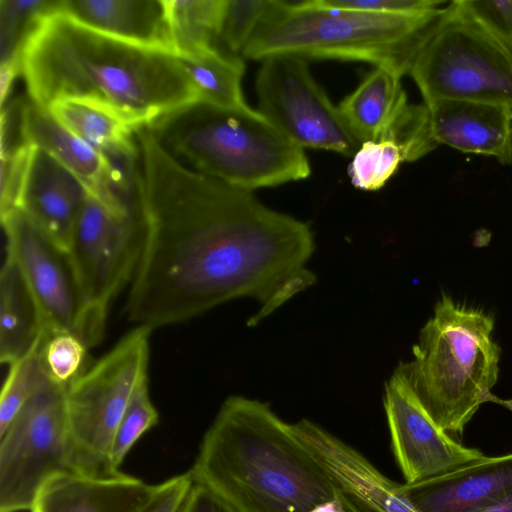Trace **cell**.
Here are the masks:
<instances>
[{
    "instance_id": "obj_9",
    "label": "cell",
    "mask_w": 512,
    "mask_h": 512,
    "mask_svg": "<svg viewBox=\"0 0 512 512\" xmlns=\"http://www.w3.org/2000/svg\"><path fill=\"white\" fill-rule=\"evenodd\" d=\"M77 473L66 386L50 378L0 434V512L31 509L53 477Z\"/></svg>"
},
{
    "instance_id": "obj_4",
    "label": "cell",
    "mask_w": 512,
    "mask_h": 512,
    "mask_svg": "<svg viewBox=\"0 0 512 512\" xmlns=\"http://www.w3.org/2000/svg\"><path fill=\"white\" fill-rule=\"evenodd\" d=\"M447 5L407 15L335 8L320 0H271L241 56L260 61L277 55L361 61L403 76Z\"/></svg>"
},
{
    "instance_id": "obj_33",
    "label": "cell",
    "mask_w": 512,
    "mask_h": 512,
    "mask_svg": "<svg viewBox=\"0 0 512 512\" xmlns=\"http://www.w3.org/2000/svg\"><path fill=\"white\" fill-rule=\"evenodd\" d=\"M193 483L190 472L161 483V490L146 512H179Z\"/></svg>"
},
{
    "instance_id": "obj_18",
    "label": "cell",
    "mask_w": 512,
    "mask_h": 512,
    "mask_svg": "<svg viewBox=\"0 0 512 512\" xmlns=\"http://www.w3.org/2000/svg\"><path fill=\"white\" fill-rule=\"evenodd\" d=\"M401 78L391 69L375 67L338 105L360 143L386 139L409 105Z\"/></svg>"
},
{
    "instance_id": "obj_1",
    "label": "cell",
    "mask_w": 512,
    "mask_h": 512,
    "mask_svg": "<svg viewBox=\"0 0 512 512\" xmlns=\"http://www.w3.org/2000/svg\"><path fill=\"white\" fill-rule=\"evenodd\" d=\"M134 139L143 245L125 305L131 323L153 330L250 297L260 305L252 327L316 283L309 223L189 168L149 125Z\"/></svg>"
},
{
    "instance_id": "obj_22",
    "label": "cell",
    "mask_w": 512,
    "mask_h": 512,
    "mask_svg": "<svg viewBox=\"0 0 512 512\" xmlns=\"http://www.w3.org/2000/svg\"><path fill=\"white\" fill-rule=\"evenodd\" d=\"M174 54L191 57L216 47L226 0H166Z\"/></svg>"
},
{
    "instance_id": "obj_31",
    "label": "cell",
    "mask_w": 512,
    "mask_h": 512,
    "mask_svg": "<svg viewBox=\"0 0 512 512\" xmlns=\"http://www.w3.org/2000/svg\"><path fill=\"white\" fill-rule=\"evenodd\" d=\"M324 5L388 14H425L438 10L445 1L434 0H320Z\"/></svg>"
},
{
    "instance_id": "obj_36",
    "label": "cell",
    "mask_w": 512,
    "mask_h": 512,
    "mask_svg": "<svg viewBox=\"0 0 512 512\" xmlns=\"http://www.w3.org/2000/svg\"><path fill=\"white\" fill-rule=\"evenodd\" d=\"M489 402H494L496 404L502 405L508 410L512 411V399L503 400L495 396L493 393L489 397Z\"/></svg>"
},
{
    "instance_id": "obj_21",
    "label": "cell",
    "mask_w": 512,
    "mask_h": 512,
    "mask_svg": "<svg viewBox=\"0 0 512 512\" xmlns=\"http://www.w3.org/2000/svg\"><path fill=\"white\" fill-rule=\"evenodd\" d=\"M178 58L197 89L199 101L230 109L248 106L241 87L245 65L240 57L224 54L215 47Z\"/></svg>"
},
{
    "instance_id": "obj_3",
    "label": "cell",
    "mask_w": 512,
    "mask_h": 512,
    "mask_svg": "<svg viewBox=\"0 0 512 512\" xmlns=\"http://www.w3.org/2000/svg\"><path fill=\"white\" fill-rule=\"evenodd\" d=\"M189 472L239 512H312L327 502L374 512L269 404L242 396L222 404Z\"/></svg>"
},
{
    "instance_id": "obj_20",
    "label": "cell",
    "mask_w": 512,
    "mask_h": 512,
    "mask_svg": "<svg viewBox=\"0 0 512 512\" xmlns=\"http://www.w3.org/2000/svg\"><path fill=\"white\" fill-rule=\"evenodd\" d=\"M47 110L61 125L104 154L135 153V128L96 102L61 99Z\"/></svg>"
},
{
    "instance_id": "obj_6",
    "label": "cell",
    "mask_w": 512,
    "mask_h": 512,
    "mask_svg": "<svg viewBox=\"0 0 512 512\" xmlns=\"http://www.w3.org/2000/svg\"><path fill=\"white\" fill-rule=\"evenodd\" d=\"M493 330L490 314L442 294L413 346V360L396 368L450 435L461 436L479 407L489 402L501 355Z\"/></svg>"
},
{
    "instance_id": "obj_23",
    "label": "cell",
    "mask_w": 512,
    "mask_h": 512,
    "mask_svg": "<svg viewBox=\"0 0 512 512\" xmlns=\"http://www.w3.org/2000/svg\"><path fill=\"white\" fill-rule=\"evenodd\" d=\"M43 333L33 348L9 366L0 395V434L49 378L42 357Z\"/></svg>"
},
{
    "instance_id": "obj_27",
    "label": "cell",
    "mask_w": 512,
    "mask_h": 512,
    "mask_svg": "<svg viewBox=\"0 0 512 512\" xmlns=\"http://www.w3.org/2000/svg\"><path fill=\"white\" fill-rule=\"evenodd\" d=\"M87 349L85 343L71 332L47 334L42 357L49 378L59 385L70 384L82 373Z\"/></svg>"
},
{
    "instance_id": "obj_30",
    "label": "cell",
    "mask_w": 512,
    "mask_h": 512,
    "mask_svg": "<svg viewBox=\"0 0 512 512\" xmlns=\"http://www.w3.org/2000/svg\"><path fill=\"white\" fill-rule=\"evenodd\" d=\"M454 3L512 54V0H455Z\"/></svg>"
},
{
    "instance_id": "obj_16",
    "label": "cell",
    "mask_w": 512,
    "mask_h": 512,
    "mask_svg": "<svg viewBox=\"0 0 512 512\" xmlns=\"http://www.w3.org/2000/svg\"><path fill=\"white\" fill-rule=\"evenodd\" d=\"M49 9L109 36L174 54L166 0H51Z\"/></svg>"
},
{
    "instance_id": "obj_12",
    "label": "cell",
    "mask_w": 512,
    "mask_h": 512,
    "mask_svg": "<svg viewBox=\"0 0 512 512\" xmlns=\"http://www.w3.org/2000/svg\"><path fill=\"white\" fill-rule=\"evenodd\" d=\"M383 401L393 452L406 484L449 473L484 456L444 431L397 369L385 383Z\"/></svg>"
},
{
    "instance_id": "obj_28",
    "label": "cell",
    "mask_w": 512,
    "mask_h": 512,
    "mask_svg": "<svg viewBox=\"0 0 512 512\" xmlns=\"http://www.w3.org/2000/svg\"><path fill=\"white\" fill-rule=\"evenodd\" d=\"M37 146L26 141L1 147L0 216L22 208L24 191Z\"/></svg>"
},
{
    "instance_id": "obj_14",
    "label": "cell",
    "mask_w": 512,
    "mask_h": 512,
    "mask_svg": "<svg viewBox=\"0 0 512 512\" xmlns=\"http://www.w3.org/2000/svg\"><path fill=\"white\" fill-rule=\"evenodd\" d=\"M161 490L119 473L109 477L63 473L37 494L30 512H146Z\"/></svg>"
},
{
    "instance_id": "obj_13",
    "label": "cell",
    "mask_w": 512,
    "mask_h": 512,
    "mask_svg": "<svg viewBox=\"0 0 512 512\" xmlns=\"http://www.w3.org/2000/svg\"><path fill=\"white\" fill-rule=\"evenodd\" d=\"M418 512H477L512 496V453L486 456L449 473L403 484Z\"/></svg>"
},
{
    "instance_id": "obj_29",
    "label": "cell",
    "mask_w": 512,
    "mask_h": 512,
    "mask_svg": "<svg viewBox=\"0 0 512 512\" xmlns=\"http://www.w3.org/2000/svg\"><path fill=\"white\" fill-rule=\"evenodd\" d=\"M270 4L271 0H226L219 39L232 55L241 56Z\"/></svg>"
},
{
    "instance_id": "obj_19",
    "label": "cell",
    "mask_w": 512,
    "mask_h": 512,
    "mask_svg": "<svg viewBox=\"0 0 512 512\" xmlns=\"http://www.w3.org/2000/svg\"><path fill=\"white\" fill-rule=\"evenodd\" d=\"M45 329L38 305L16 263L7 256L0 274V361L25 356Z\"/></svg>"
},
{
    "instance_id": "obj_26",
    "label": "cell",
    "mask_w": 512,
    "mask_h": 512,
    "mask_svg": "<svg viewBox=\"0 0 512 512\" xmlns=\"http://www.w3.org/2000/svg\"><path fill=\"white\" fill-rule=\"evenodd\" d=\"M159 415L148 391V378L135 389L116 429L112 448L111 464L116 471L138 439L156 425Z\"/></svg>"
},
{
    "instance_id": "obj_35",
    "label": "cell",
    "mask_w": 512,
    "mask_h": 512,
    "mask_svg": "<svg viewBox=\"0 0 512 512\" xmlns=\"http://www.w3.org/2000/svg\"><path fill=\"white\" fill-rule=\"evenodd\" d=\"M477 512H512V496L496 505L479 510Z\"/></svg>"
},
{
    "instance_id": "obj_24",
    "label": "cell",
    "mask_w": 512,
    "mask_h": 512,
    "mask_svg": "<svg viewBox=\"0 0 512 512\" xmlns=\"http://www.w3.org/2000/svg\"><path fill=\"white\" fill-rule=\"evenodd\" d=\"M405 161L393 140L364 141L353 155L348 173L353 186L364 191L381 189Z\"/></svg>"
},
{
    "instance_id": "obj_32",
    "label": "cell",
    "mask_w": 512,
    "mask_h": 512,
    "mask_svg": "<svg viewBox=\"0 0 512 512\" xmlns=\"http://www.w3.org/2000/svg\"><path fill=\"white\" fill-rule=\"evenodd\" d=\"M193 479V478H192ZM179 512H239L209 486L193 480Z\"/></svg>"
},
{
    "instance_id": "obj_7",
    "label": "cell",
    "mask_w": 512,
    "mask_h": 512,
    "mask_svg": "<svg viewBox=\"0 0 512 512\" xmlns=\"http://www.w3.org/2000/svg\"><path fill=\"white\" fill-rule=\"evenodd\" d=\"M409 74L425 104L467 100L512 110V54L454 1L418 52Z\"/></svg>"
},
{
    "instance_id": "obj_10",
    "label": "cell",
    "mask_w": 512,
    "mask_h": 512,
    "mask_svg": "<svg viewBox=\"0 0 512 512\" xmlns=\"http://www.w3.org/2000/svg\"><path fill=\"white\" fill-rule=\"evenodd\" d=\"M258 111L300 147L353 156L361 143L313 78L307 60L277 55L261 61Z\"/></svg>"
},
{
    "instance_id": "obj_11",
    "label": "cell",
    "mask_w": 512,
    "mask_h": 512,
    "mask_svg": "<svg viewBox=\"0 0 512 512\" xmlns=\"http://www.w3.org/2000/svg\"><path fill=\"white\" fill-rule=\"evenodd\" d=\"M1 223L7 256L22 273L46 333L71 332L79 337L83 300L67 251L23 208L1 217Z\"/></svg>"
},
{
    "instance_id": "obj_25",
    "label": "cell",
    "mask_w": 512,
    "mask_h": 512,
    "mask_svg": "<svg viewBox=\"0 0 512 512\" xmlns=\"http://www.w3.org/2000/svg\"><path fill=\"white\" fill-rule=\"evenodd\" d=\"M50 0H0L1 63H20L24 43Z\"/></svg>"
},
{
    "instance_id": "obj_15",
    "label": "cell",
    "mask_w": 512,
    "mask_h": 512,
    "mask_svg": "<svg viewBox=\"0 0 512 512\" xmlns=\"http://www.w3.org/2000/svg\"><path fill=\"white\" fill-rule=\"evenodd\" d=\"M425 104V103H424ZM437 144L512 163V110L506 106L441 99L426 104Z\"/></svg>"
},
{
    "instance_id": "obj_17",
    "label": "cell",
    "mask_w": 512,
    "mask_h": 512,
    "mask_svg": "<svg viewBox=\"0 0 512 512\" xmlns=\"http://www.w3.org/2000/svg\"><path fill=\"white\" fill-rule=\"evenodd\" d=\"M88 194L79 178L49 153L36 148L22 208L66 251Z\"/></svg>"
},
{
    "instance_id": "obj_5",
    "label": "cell",
    "mask_w": 512,
    "mask_h": 512,
    "mask_svg": "<svg viewBox=\"0 0 512 512\" xmlns=\"http://www.w3.org/2000/svg\"><path fill=\"white\" fill-rule=\"evenodd\" d=\"M149 126L180 162L238 188L274 187L311 173L304 148L249 106L198 101Z\"/></svg>"
},
{
    "instance_id": "obj_8",
    "label": "cell",
    "mask_w": 512,
    "mask_h": 512,
    "mask_svg": "<svg viewBox=\"0 0 512 512\" xmlns=\"http://www.w3.org/2000/svg\"><path fill=\"white\" fill-rule=\"evenodd\" d=\"M136 327L88 371L66 386V408L77 473L114 476L113 438L137 386L147 377L149 336Z\"/></svg>"
},
{
    "instance_id": "obj_2",
    "label": "cell",
    "mask_w": 512,
    "mask_h": 512,
    "mask_svg": "<svg viewBox=\"0 0 512 512\" xmlns=\"http://www.w3.org/2000/svg\"><path fill=\"white\" fill-rule=\"evenodd\" d=\"M49 5L21 52V74L40 107L90 100L137 128L199 101L176 55L101 33Z\"/></svg>"
},
{
    "instance_id": "obj_34",
    "label": "cell",
    "mask_w": 512,
    "mask_h": 512,
    "mask_svg": "<svg viewBox=\"0 0 512 512\" xmlns=\"http://www.w3.org/2000/svg\"><path fill=\"white\" fill-rule=\"evenodd\" d=\"M18 73H21L20 63H3L0 66V98L2 107L9 96L12 84Z\"/></svg>"
}]
</instances>
